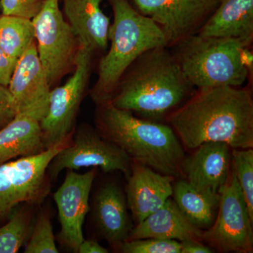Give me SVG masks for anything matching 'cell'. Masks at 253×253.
Listing matches in <instances>:
<instances>
[{
  "mask_svg": "<svg viewBox=\"0 0 253 253\" xmlns=\"http://www.w3.org/2000/svg\"><path fill=\"white\" fill-rule=\"evenodd\" d=\"M197 34L202 37L234 38L251 46L253 0H221Z\"/></svg>",
  "mask_w": 253,
  "mask_h": 253,
  "instance_id": "18",
  "label": "cell"
},
{
  "mask_svg": "<svg viewBox=\"0 0 253 253\" xmlns=\"http://www.w3.org/2000/svg\"><path fill=\"white\" fill-rule=\"evenodd\" d=\"M232 169L244 195L253 221V149H233L231 152Z\"/></svg>",
  "mask_w": 253,
  "mask_h": 253,
  "instance_id": "24",
  "label": "cell"
},
{
  "mask_svg": "<svg viewBox=\"0 0 253 253\" xmlns=\"http://www.w3.org/2000/svg\"><path fill=\"white\" fill-rule=\"evenodd\" d=\"M25 253H58L51 218L46 212L40 213L31 229Z\"/></svg>",
  "mask_w": 253,
  "mask_h": 253,
  "instance_id": "25",
  "label": "cell"
},
{
  "mask_svg": "<svg viewBox=\"0 0 253 253\" xmlns=\"http://www.w3.org/2000/svg\"><path fill=\"white\" fill-rule=\"evenodd\" d=\"M166 120L189 149L206 142L225 143L232 149L253 148V99L248 87L196 90Z\"/></svg>",
  "mask_w": 253,
  "mask_h": 253,
  "instance_id": "1",
  "label": "cell"
},
{
  "mask_svg": "<svg viewBox=\"0 0 253 253\" xmlns=\"http://www.w3.org/2000/svg\"><path fill=\"white\" fill-rule=\"evenodd\" d=\"M17 114V108L8 86L0 84V129L9 124Z\"/></svg>",
  "mask_w": 253,
  "mask_h": 253,
  "instance_id": "28",
  "label": "cell"
},
{
  "mask_svg": "<svg viewBox=\"0 0 253 253\" xmlns=\"http://www.w3.org/2000/svg\"><path fill=\"white\" fill-rule=\"evenodd\" d=\"M139 12L163 32L167 47L197 34L221 0H132Z\"/></svg>",
  "mask_w": 253,
  "mask_h": 253,
  "instance_id": "11",
  "label": "cell"
},
{
  "mask_svg": "<svg viewBox=\"0 0 253 253\" xmlns=\"http://www.w3.org/2000/svg\"><path fill=\"white\" fill-rule=\"evenodd\" d=\"M231 148L225 143L206 142L184 158L182 174L196 189L221 194L229 177Z\"/></svg>",
  "mask_w": 253,
  "mask_h": 253,
  "instance_id": "14",
  "label": "cell"
},
{
  "mask_svg": "<svg viewBox=\"0 0 253 253\" xmlns=\"http://www.w3.org/2000/svg\"><path fill=\"white\" fill-rule=\"evenodd\" d=\"M120 248L124 253H181L180 242L155 238L126 240Z\"/></svg>",
  "mask_w": 253,
  "mask_h": 253,
  "instance_id": "26",
  "label": "cell"
},
{
  "mask_svg": "<svg viewBox=\"0 0 253 253\" xmlns=\"http://www.w3.org/2000/svg\"><path fill=\"white\" fill-rule=\"evenodd\" d=\"M95 175L96 168L84 174L67 169L63 184L54 194L61 224L60 242L75 253L78 252L84 239L83 226L89 211V195Z\"/></svg>",
  "mask_w": 253,
  "mask_h": 253,
  "instance_id": "12",
  "label": "cell"
},
{
  "mask_svg": "<svg viewBox=\"0 0 253 253\" xmlns=\"http://www.w3.org/2000/svg\"><path fill=\"white\" fill-rule=\"evenodd\" d=\"M33 21L14 16H0V47L18 60L35 42Z\"/></svg>",
  "mask_w": 253,
  "mask_h": 253,
  "instance_id": "22",
  "label": "cell"
},
{
  "mask_svg": "<svg viewBox=\"0 0 253 253\" xmlns=\"http://www.w3.org/2000/svg\"><path fill=\"white\" fill-rule=\"evenodd\" d=\"M172 50L158 46L143 53L120 80L109 103L137 117L159 121L196 92Z\"/></svg>",
  "mask_w": 253,
  "mask_h": 253,
  "instance_id": "2",
  "label": "cell"
},
{
  "mask_svg": "<svg viewBox=\"0 0 253 253\" xmlns=\"http://www.w3.org/2000/svg\"><path fill=\"white\" fill-rule=\"evenodd\" d=\"M50 85L34 42L18 59L8 85L18 113L31 115L41 121L49 106Z\"/></svg>",
  "mask_w": 253,
  "mask_h": 253,
  "instance_id": "13",
  "label": "cell"
},
{
  "mask_svg": "<svg viewBox=\"0 0 253 253\" xmlns=\"http://www.w3.org/2000/svg\"><path fill=\"white\" fill-rule=\"evenodd\" d=\"M251 46L234 38H185L171 48L187 81L196 90L217 86L240 87L253 66Z\"/></svg>",
  "mask_w": 253,
  "mask_h": 253,
  "instance_id": "5",
  "label": "cell"
},
{
  "mask_svg": "<svg viewBox=\"0 0 253 253\" xmlns=\"http://www.w3.org/2000/svg\"><path fill=\"white\" fill-rule=\"evenodd\" d=\"M126 204L136 224L162 207L172 196L174 176L156 172L141 163L131 161L126 178Z\"/></svg>",
  "mask_w": 253,
  "mask_h": 253,
  "instance_id": "15",
  "label": "cell"
},
{
  "mask_svg": "<svg viewBox=\"0 0 253 253\" xmlns=\"http://www.w3.org/2000/svg\"><path fill=\"white\" fill-rule=\"evenodd\" d=\"M94 217L98 230L111 246H121L133 229L122 190L106 184L95 195Z\"/></svg>",
  "mask_w": 253,
  "mask_h": 253,
  "instance_id": "17",
  "label": "cell"
},
{
  "mask_svg": "<svg viewBox=\"0 0 253 253\" xmlns=\"http://www.w3.org/2000/svg\"><path fill=\"white\" fill-rule=\"evenodd\" d=\"M96 123L100 135L122 149L131 161L166 175L182 174L185 153L170 126L137 117L109 102L99 106Z\"/></svg>",
  "mask_w": 253,
  "mask_h": 253,
  "instance_id": "3",
  "label": "cell"
},
{
  "mask_svg": "<svg viewBox=\"0 0 253 253\" xmlns=\"http://www.w3.org/2000/svg\"><path fill=\"white\" fill-rule=\"evenodd\" d=\"M46 0H0L2 15L33 20L42 9Z\"/></svg>",
  "mask_w": 253,
  "mask_h": 253,
  "instance_id": "27",
  "label": "cell"
},
{
  "mask_svg": "<svg viewBox=\"0 0 253 253\" xmlns=\"http://www.w3.org/2000/svg\"><path fill=\"white\" fill-rule=\"evenodd\" d=\"M102 0H63V11L80 46L94 52L109 42L111 23L101 8Z\"/></svg>",
  "mask_w": 253,
  "mask_h": 253,
  "instance_id": "16",
  "label": "cell"
},
{
  "mask_svg": "<svg viewBox=\"0 0 253 253\" xmlns=\"http://www.w3.org/2000/svg\"><path fill=\"white\" fill-rule=\"evenodd\" d=\"M174 201L181 212L195 226L208 229L217 217L221 194H213L195 189L186 180L173 185Z\"/></svg>",
  "mask_w": 253,
  "mask_h": 253,
  "instance_id": "21",
  "label": "cell"
},
{
  "mask_svg": "<svg viewBox=\"0 0 253 253\" xmlns=\"http://www.w3.org/2000/svg\"><path fill=\"white\" fill-rule=\"evenodd\" d=\"M221 191L217 217L203 231L201 241L226 253H251L253 250V221L234 169Z\"/></svg>",
  "mask_w": 253,
  "mask_h": 253,
  "instance_id": "8",
  "label": "cell"
},
{
  "mask_svg": "<svg viewBox=\"0 0 253 253\" xmlns=\"http://www.w3.org/2000/svg\"><path fill=\"white\" fill-rule=\"evenodd\" d=\"M100 168L104 172L120 171L126 177L131 172V160L116 145L106 140L89 126L78 129L73 141L58 153L47 168L50 179L57 177L63 169Z\"/></svg>",
  "mask_w": 253,
  "mask_h": 253,
  "instance_id": "9",
  "label": "cell"
},
{
  "mask_svg": "<svg viewBox=\"0 0 253 253\" xmlns=\"http://www.w3.org/2000/svg\"><path fill=\"white\" fill-rule=\"evenodd\" d=\"M203 230L193 225L177 207L174 200L164 205L133 228L129 239H155L201 241Z\"/></svg>",
  "mask_w": 253,
  "mask_h": 253,
  "instance_id": "19",
  "label": "cell"
},
{
  "mask_svg": "<svg viewBox=\"0 0 253 253\" xmlns=\"http://www.w3.org/2000/svg\"><path fill=\"white\" fill-rule=\"evenodd\" d=\"M71 139L35 156L0 165V222L8 220L20 204L38 205L50 191L49 163Z\"/></svg>",
  "mask_w": 253,
  "mask_h": 253,
  "instance_id": "6",
  "label": "cell"
},
{
  "mask_svg": "<svg viewBox=\"0 0 253 253\" xmlns=\"http://www.w3.org/2000/svg\"><path fill=\"white\" fill-rule=\"evenodd\" d=\"M109 1L113 12L109 32L111 45L100 61L99 76L91 91V98L99 106L110 102L123 74L139 56L148 50L166 46L160 28L129 0Z\"/></svg>",
  "mask_w": 253,
  "mask_h": 253,
  "instance_id": "4",
  "label": "cell"
},
{
  "mask_svg": "<svg viewBox=\"0 0 253 253\" xmlns=\"http://www.w3.org/2000/svg\"><path fill=\"white\" fill-rule=\"evenodd\" d=\"M181 253H211L212 249L201 244L197 240H186L181 241Z\"/></svg>",
  "mask_w": 253,
  "mask_h": 253,
  "instance_id": "30",
  "label": "cell"
},
{
  "mask_svg": "<svg viewBox=\"0 0 253 253\" xmlns=\"http://www.w3.org/2000/svg\"><path fill=\"white\" fill-rule=\"evenodd\" d=\"M44 150L41 121L34 116L18 113L0 129V165L17 157L35 156Z\"/></svg>",
  "mask_w": 253,
  "mask_h": 253,
  "instance_id": "20",
  "label": "cell"
},
{
  "mask_svg": "<svg viewBox=\"0 0 253 253\" xmlns=\"http://www.w3.org/2000/svg\"><path fill=\"white\" fill-rule=\"evenodd\" d=\"M38 56L50 84L57 81L74 63L76 36L63 18L59 0H46L33 20Z\"/></svg>",
  "mask_w": 253,
  "mask_h": 253,
  "instance_id": "10",
  "label": "cell"
},
{
  "mask_svg": "<svg viewBox=\"0 0 253 253\" xmlns=\"http://www.w3.org/2000/svg\"><path fill=\"white\" fill-rule=\"evenodd\" d=\"M92 51L80 46L74 59L75 71L63 85L51 91L49 106L41 121L46 149L71 138L75 119L90 72Z\"/></svg>",
  "mask_w": 253,
  "mask_h": 253,
  "instance_id": "7",
  "label": "cell"
},
{
  "mask_svg": "<svg viewBox=\"0 0 253 253\" xmlns=\"http://www.w3.org/2000/svg\"><path fill=\"white\" fill-rule=\"evenodd\" d=\"M17 61L8 56L0 47V84L9 85Z\"/></svg>",
  "mask_w": 253,
  "mask_h": 253,
  "instance_id": "29",
  "label": "cell"
},
{
  "mask_svg": "<svg viewBox=\"0 0 253 253\" xmlns=\"http://www.w3.org/2000/svg\"><path fill=\"white\" fill-rule=\"evenodd\" d=\"M31 231V217L25 208H16L7 222L0 227V253H17Z\"/></svg>",
  "mask_w": 253,
  "mask_h": 253,
  "instance_id": "23",
  "label": "cell"
},
{
  "mask_svg": "<svg viewBox=\"0 0 253 253\" xmlns=\"http://www.w3.org/2000/svg\"><path fill=\"white\" fill-rule=\"evenodd\" d=\"M109 250L102 247L96 241L93 240H85L82 242L78 252L79 253H108Z\"/></svg>",
  "mask_w": 253,
  "mask_h": 253,
  "instance_id": "31",
  "label": "cell"
}]
</instances>
